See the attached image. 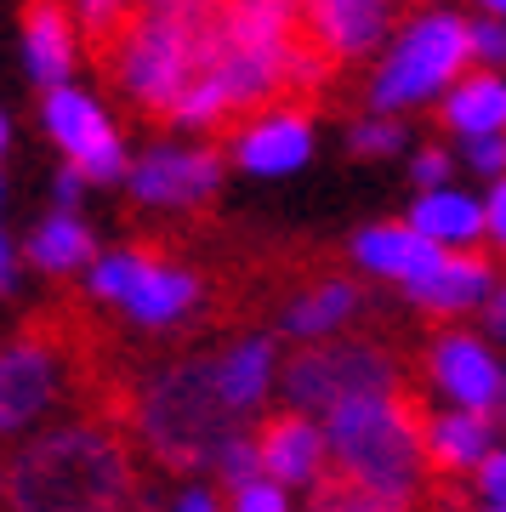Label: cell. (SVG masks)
<instances>
[{
  "label": "cell",
  "mask_w": 506,
  "mask_h": 512,
  "mask_svg": "<svg viewBox=\"0 0 506 512\" xmlns=\"http://www.w3.org/2000/svg\"><path fill=\"white\" fill-rule=\"evenodd\" d=\"M6 495L18 512H126L131 461L103 427H52L18 450Z\"/></svg>",
  "instance_id": "6da1fadb"
},
{
  "label": "cell",
  "mask_w": 506,
  "mask_h": 512,
  "mask_svg": "<svg viewBox=\"0 0 506 512\" xmlns=\"http://www.w3.org/2000/svg\"><path fill=\"white\" fill-rule=\"evenodd\" d=\"M325 439H330V467L347 484H364V490L387 495L398 507L416 501L421 473H427V444H421V421L398 399V387L336 404L325 416Z\"/></svg>",
  "instance_id": "7a4b0ae2"
},
{
  "label": "cell",
  "mask_w": 506,
  "mask_h": 512,
  "mask_svg": "<svg viewBox=\"0 0 506 512\" xmlns=\"http://www.w3.org/2000/svg\"><path fill=\"white\" fill-rule=\"evenodd\" d=\"M245 421H234L228 399L217 387V365L205 359H177V365L154 370L137 393V433L148 450L182 473H205L211 456L222 450L228 433H239Z\"/></svg>",
  "instance_id": "3957f363"
},
{
  "label": "cell",
  "mask_w": 506,
  "mask_h": 512,
  "mask_svg": "<svg viewBox=\"0 0 506 512\" xmlns=\"http://www.w3.org/2000/svg\"><path fill=\"white\" fill-rule=\"evenodd\" d=\"M467 63H472V23L455 18V12H427V18L398 29V40L387 46V57L376 63L370 86H364V103H370V114H387V120L421 109L433 97L444 103V92L467 74Z\"/></svg>",
  "instance_id": "277c9868"
},
{
  "label": "cell",
  "mask_w": 506,
  "mask_h": 512,
  "mask_svg": "<svg viewBox=\"0 0 506 512\" xmlns=\"http://www.w3.org/2000/svg\"><path fill=\"white\" fill-rule=\"evenodd\" d=\"M205 12V6H199ZM199 12H143L114 40V80L131 103L171 114L199 80Z\"/></svg>",
  "instance_id": "5b68a950"
},
{
  "label": "cell",
  "mask_w": 506,
  "mask_h": 512,
  "mask_svg": "<svg viewBox=\"0 0 506 512\" xmlns=\"http://www.w3.org/2000/svg\"><path fill=\"white\" fill-rule=\"evenodd\" d=\"M381 387H398L393 353H381L376 342H359V336L296 348L285 359V370H279L285 404L296 416H313V421H325L336 404L359 399V393H381Z\"/></svg>",
  "instance_id": "8992f818"
},
{
  "label": "cell",
  "mask_w": 506,
  "mask_h": 512,
  "mask_svg": "<svg viewBox=\"0 0 506 512\" xmlns=\"http://www.w3.org/2000/svg\"><path fill=\"white\" fill-rule=\"evenodd\" d=\"M40 120H46V137L63 148V160H69L86 183H120L131 171L120 131H114V120L103 114V103L91 92H74V86L46 92Z\"/></svg>",
  "instance_id": "52a82bcc"
},
{
  "label": "cell",
  "mask_w": 506,
  "mask_h": 512,
  "mask_svg": "<svg viewBox=\"0 0 506 512\" xmlns=\"http://www.w3.org/2000/svg\"><path fill=\"white\" fill-rule=\"evenodd\" d=\"M427 382L450 410L501 416L506 399V365L484 330H444L427 342Z\"/></svg>",
  "instance_id": "ba28073f"
},
{
  "label": "cell",
  "mask_w": 506,
  "mask_h": 512,
  "mask_svg": "<svg viewBox=\"0 0 506 512\" xmlns=\"http://www.w3.org/2000/svg\"><path fill=\"white\" fill-rule=\"evenodd\" d=\"M126 188L148 211H194V205L217 200L222 154L205 143H160L126 171Z\"/></svg>",
  "instance_id": "9c48e42d"
},
{
  "label": "cell",
  "mask_w": 506,
  "mask_h": 512,
  "mask_svg": "<svg viewBox=\"0 0 506 512\" xmlns=\"http://www.w3.org/2000/svg\"><path fill=\"white\" fill-rule=\"evenodd\" d=\"M63 393V365L40 336H18L0 348V439L29 433Z\"/></svg>",
  "instance_id": "30bf717a"
},
{
  "label": "cell",
  "mask_w": 506,
  "mask_h": 512,
  "mask_svg": "<svg viewBox=\"0 0 506 512\" xmlns=\"http://www.w3.org/2000/svg\"><path fill=\"white\" fill-rule=\"evenodd\" d=\"M228 160L245 177H290L313 160V120L308 109H262L228 137Z\"/></svg>",
  "instance_id": "8fae6325"
},
{
  "label": "cell",
  "mask_w": 506,
  "mask_h": 512,
  "mask_svg": "<svg viewBox=\"0 0 506 512\" xmlns=\"http://www.w3.org/2000/svg\"><path fill=\"white\" fill-rule=\"evenodd\" d=\"M256 450H262V478L279 484V490H319L330 473V439H325V421L313 416H273L262 433H256Z\"/></svg>",
  "instance_id": "7c38bea8"
},
{
  "label": "cell",
  "mask_w": 506,
  "mask_h": 512,
  "mask_svg": "<svg viewBox=\"0 0 506 512\" xmlns=\"http://www.w3.org/2000/svg\"><path fill=\"white\" fill-rule=\"evenodd\" d=\"M296 18L325 57H370L393 35V0H296Z\"/></svg>",
  "instance_id": "4fadbf2b"
},
{
  "label": "cell",
  "mask_w": 506,
  "mask_h": 512,
  "mask_svg": "<svg viewBox=\"0 0 506 512\" xmlns=\"http://www.w3.org/2000/svg\"><path fill=\"white\" fill-rule=\"evenodd\" d=\"M495 268H489L478 251H461V256H438L433 268L404 285V296L427 313H444V319H461V313H484V302L495 296Z\"/></svg>",
  "instance_id": "5bb4252c"
},
{
  "label": "cell",
  "mask_w": 506,
  "mask_h": 512,
  "mask_svg": "<svg viewBox=\"0 0 506 512\" xmlns=\"http://www.w3.org/2000/svg\"><path fill=\"white\" fill-rule=\"evenodd\" d=\"M211 365H217V387L234 410V421H251L268 404V393H279V370H285L273 336H239V342L211 353Z\"/></svg>",
  "instance_id": "9a60e30c"
},
{
  "label": "cell",
  "mask_w": 506,
  "mask_h": 512,
  "mask_svg": "<svg viewBox=\"0 0 506 512\" xmlns=\"http://www.w3.org/2000/svg\"><path fill=\"white\" fill-rule=\"evenodd\" d=\"M199 302H205V279L194 268H182V262H160V256H148L143 279H137V291L126 296V319L143 330H171L182 319H194Z\"/></svg>",
  "instance_id": "2e32d148"
},
{
  "label": "cell",
  "mask_w": 506,
  "mask_h": 512,
  "mask_svg": "<svg viewBox=\"0 0 506 512\" xmlns=\"http://www.w3.org/2000/svg\"><path fill=\"white\" fill-rule=\"evenodd\" d=\"M364 296L353 279H313L308 291H296L285 302V313H279V330H285L290 342H302V348H313V342H336L353 319H359Z\"/></svg>",
  "instance_id": "e0dca14e"
},
{
  "label": "cell",
  "mask_w": 506,
  "mask_h": 512,
  "mask_svg": "<svg viewBox=\"0 0 506 512\" xmlns=\"http://www.w3.org/2000/svg\"><path fill=\"white\" fill-rule=\"evenodd\" d=\"M438 256H450V251L427 245L410 222H370V228H359V234H353V262H359L364 274L393 279L398 291H404V285H416V279L433 268Z\"/></svg>",
  "instance_id": "ac0fdd59"
},
{
  "label": "cell",
  "mask_w": 506,
  "mask_h": 512,
  "mask_svg": "<svg viewBox=\"0 0 506 512\" xmlns=\"http://www.w3.org/2000/svg\"><path fill=\"white\" fill-rule=\"evenodd\" d=\"M80 57V35H74V18L63 12V0H29L23 12V63H29V80L57 92L69 86V69Z\"/></svg>",
  "instance_id": "d6986e66"
},
{
  "label": "cell",
  "mask_w": 506,
  "mask_h": 512,
  "mask_svg": "<svg viewBox=\"0 0 506 512\" xmlns=\"http://www.w3.org/2000/svg\"><path fill=\"white\" fill-rule=\"evenodd\" d=\"M501 439V427L495 416H478V410H433V416L421 421V444H427V461L444 467V473H478L489 461Z\"/></svg>",
  "instance_id": "ffe728a7"
},
{
  "label": "cell",
  "mask_w": 506,
  "mask_h": 512,
  "mask_svg": "<svg viewBox=\"0 0 506 512\" xmlns=\"http://www.w3.org/2000/svg\"><path fill=\"white\" fill-rule=\"evenodd\" d=\"M404 222L427 245L461 256V251H478V239H484V200L450 183V188H433V194H416V205H410Z\"/></svg>",
  "instance_id": "44dd1931"
},
{
  "label": "cell",
  "mask_w": 506,
  "mask_h": 512,
  "mask_svg": "<svg viewBox=\"0 0 506 512\" xmlns=\"http://www.w3.org/2000/svg\"><path fill=\"white\" fill-rule=\"evenodd\" d=\"M444 126L467 143V137H506V80L495 69H478V74H461L444 103Z\"/></svg>",
  "instance_id": "7402d4cb"
},
{
  "label": "cell",
  "mask_w": 506,
  "mask_h": 512,
  "mask_svg": "<svg viewBox=\"0 0 506 512\" xmlns=\"http://www.w3.org/2000/svg\"><path fill=\"white\" fill-rule=\"evenodd\" d=\"M29 262H35L40 274H86L91 262H97V239H91V228L74 211H52L29 234Z\"/></svg>",
  "instance_id": "603a6c76"
},
{
  "label": "cell",
  "mask_w": 506,
  "mask_h": 512,
  "mask_svg": "<svg viewBox=\"0 0 506 512\" xmlns=\"http://www.w3.org/2000/svg\"><path fill=\"white\" fill-rule=\"evenodd\" d=\"M148 256L120 245V251H97V262L86 268V291L91 302H114V308H126V296L137 291V279H143Z\"/></svg>",
  "instance_id": "cb8c5ba5"
},
{
  "label": "cell",
  "mask_w": 506,
  "mask_h": 512,
  "mask_svg": "<svg viewBox=\"0 0 506 512\" xmlns=\"http://www.w3.org/2000/svg\"><path fill=\"white\" fill-rule=\"evenodd\" d=\"M205 473L217 478V484H228V495L245 490L251 478H262V450H256V433H245V427H239V433H228Z\"/></svg>",
  "instance_id": "d4e9b609"
},
{
  "label": "cell",
  "mask_w": 506,
  "mask_h": 512,
  "mask_svg": "<svg viewBox=\"0 0 506 512\" xmlns=\"http://www.w3.org/2000/svg\"><path fill=\"white\" fill-rule=\"evenodd\" d=\"M308 512H410V507H398V501H387V495L342 478V484H319L313 501H308Z\"/></svg>",
  "instance_id": "484cf974"
},
{
  "label": "cell",
  "mask_w": 506,
  "mask_h": 512,
  "mask_svg": "<svg viewBox=\"0 0 506 512\" xmlns=\"http://www.w3.org/2000/svg\"><path fill=\"white\" fill-rule=\"evenodd\" d=\"M404 143H410V137H404V120H387V114H370V120H359V126L347 131V148H353L359 160H387V154H398Z\"/></svg>",
  "instance_id": "4316f807"
},
{
  "label": "cell",
  "mask_w": 506,
  "mask_h": 512,
  "mask_svg": "<svg viewBox=\"0 0 506 512\" xmlns=\"http://www.w3.org/2000/svg\"><path fill=\"white\" fill-rule=\"evenodd\" d=\"M228 512H296V507H290V490H279L268 478H251L245 490L228 495Z\"/></svg>",
  "instance_id": "83f0119b"
},
{
  "label": "cell",
  "mask_w": 506,
  "mask_h": 512,
  "mask_svg": "<svg viewBox=\"0 0 506 512\" xmlns=\"http://www.w3.org/2000/svg\"><path fill=\"white\" fill-rule=\"evenodd\" d=\"M461 160H467L478 177L501 183L506 177V137H467V143H461Z\"/></svg>",
  "instance_id": "f1b7e54d"
},
{
  "label": "cell",
  "mask_w": 506,
  "mask_h": 512,
  "mask_svg": "<svg viewBox=\"0 0 506 512\" xmlns=\"http://www.w3.org/2000/svg\"><path fill=\"white\" fill-rule=\"evenodd\" d=\"M472 63H484V69H501L506 63V23L501 18L472 23Z\"/></svg>",
  "instance_id": "f546056e"
},
{
  "label": "cell",
  "mask_w": 506,
  "mask_h": 512,
  "mask_svg": "<svg viewBox=\"0 0 506 512\" xmlns=\"http://www.w3.org/2000/svg\"><path fill=\"white\" fill-rule=\"evenodd\" d=\"M472 490H478V501H484V507H506V444H495V450H489V461L472 473Z\"/></svg>",
  "instance_id": "4dcf8cb0"
},
{
  "label": "cell",
  "mask_w": 506,
  "mask_h": 512,
  "mask_svg": "<svg viewBox=\"0 0 506 512\" xmlns=\"http://www.w3.org/2000/svg\"><path fill=\"white\" fill-rule=\"evenodd\" d=\"M450 171H455V160L444 154V148H421L416 160H410V177H416L421 194H433V188H450Z\"/></svg>",
  "instance_id": "1f68e13d"
},
{
  "label": "cell",
  "mask_w": 506,
  "mask_h": 512,
  "mask_svg": "<svg viewBox=\"0 0 506 512\" xmlns=\"http://www.w3.org/2000/svg\"><path fill=\"white\" fill-rule=\"evenodd\" d=\"M120 18H126V0H80V23H86V35H97V40L120 35Z\"/></svg>",
  "instance_id": "d6a6232c"
},
{
  "label": "cell",
  "mask_w": 506,
  "mask_h": 512,
  "mask_svg": "<svg viewBox=\"0 0 506 512\" xmlns=\"http://www.w3.org/2000/svg\"><path fill=\"white\" fill-rule=\"evenodd\" d=\"M484 239L506 256V177L489 183V194H484Z\"/></svg>",
  "instance_id": "836d02e7"
},
{
  "label": "cell",
  "mask_w": 506,
  "mask_h": 512,
  "mask_svg": "<svg viewBox=\"0 0 506 512\" xmlns=\"http://www.w3.org/2000/svg\"><path fill=\"white\" fill-rule=\"evenodd\" d=\"M165 512H228V501H222L211 484H182V490L165 501Z\"/></svg>",
  "instance_id": "e575fe53"
},
{
  "label": "cell",
  "mask_w": 506,
  "mask_h": 512,
  "mask_svg": "<svg viewBox=\"0 0 506 512\" xmlns=\"http://www.w3.org/2000/svg\"><path fill=\"white\" fill-rule=\"evenodd\" d=\"M86 177H80V171H74V165H63V171H57L52 177V200H57V211H80V200H86Z\"/></svg>",
  "instance_id": "d590c367"
},
{
  "label": "cell",
  "mask_w": 506,
  "mask_h": 512,
  "mask_svg": "<svg viewBox=\"0 0 506 512\" xmlns=\"http://www.w3.org/2000/svg\"><path fill=\"white\" fill-rule=\"evenodd\" d=\"M478 319H484L489 342H501V348H506V285H495V296L484 302V313H478Z\"/></svg>",
  "instance_id": "8d00e7d4"
},
{
  "label": "cell",
  "mask_w": 506,
  "mask_h": 512,
  "mask_svg": "<svg viewBox=\"0 0 506 512\" xmlns=\"http://www.w3.org/2000/svg\"><path fill=\"white\" fill-rule=\"evenodd\" d=\"M12 279H18V251H12V239L0 234V291H12Z\"/></svg>",
  "instance_id": "74e56055"
},
{
  "label": "cell",
  "mask_w": 506,
  "mask_h": 512,
  "mask_svg": "<svg viewBox=\"0 0 506 512\" xmlns=\"http://www.w3.org/2000/svg\"><path fill=\"white\" fill-rule=\"evenodd\" d=\"M472 6H484V18H501L506 23V0H472Z\"/></svg>",
  "instance_id": "f35d334b"
},
{
  "label": "cell",
  "mask_w": 506,
  "mask_h": 512,
  "mask_svg": "<svg viewBox=\"0 0 506 512\" xmlns=\"http://www.w3.org/2000/svg\"><path fill=\"white\" fill-rule=\"evenodd\" d=\"M12 148V126H6V114H0V154Z\"/></svg>",
  "instance_id": "ab89813d"
},
{
  "label": "cell",
  "mask_w": 506,
  "mask_h": 512,
  "mask_svg": "<svg viewBox=\"0 0 506 512\" xmlns=\"http://www.w3.org/2000/svg\"><path fill=\"white\" fill-rule=\"evenodd\" d=\"M495 421H501V433H506V399H501V416H495Z\"/></svg>",
  "instance_id": "60d3db41"
},
{
  "label": "cell",
  "mask_w": 506,
  "mask_h": 512,
  "mask_svg": "<svg viewBox=\"0 0 506 512\" xmlns=\"http://www.w3.org/2000/svg\"><path fill=\"white\" fill-rule=\"evenodd\" d=\"M478 512H506V507H478Z\"/></svg>",
  "instance_id": "b9f144b4"
},
{
  "label": "cell",
  "mask_w": 506,
  "mask_h": 512,
  "mask_svg": "<svg viewBox=\"0 0 506 512\" xmlns=\"http://www.w3.org/2000/svg\"><path fill=\"white\" fill-rule=\"evenodd\" d=\"M0 205H6V183H0Z\"/></svg>",
  "instance_id": "7bdbcfd3"
},
{
  "label": "cell",
  "mask_w": 506,
  "mask_h": 512,
  "mask_svg": "<svg viewBox=\"0 0 506 512\" xmlns=\"http://www.w3.org/2000/svg\"><path fill=\"white\" fill-rule=\"evenodd\" d=\"M0 495H6V473H0Z\"/></svg>",
  "instance_id": "ee69618b"
}]
</instances>
